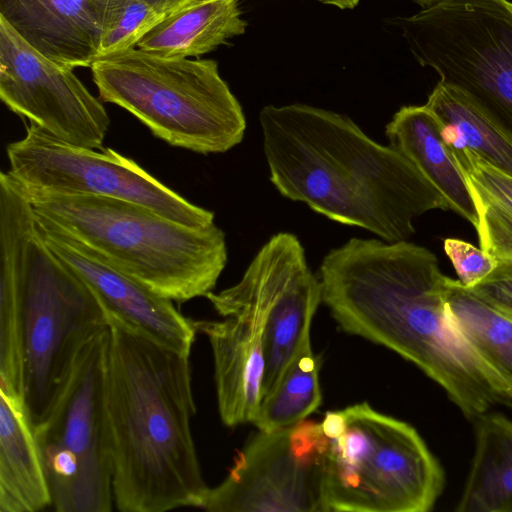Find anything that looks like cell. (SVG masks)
I'll list each match as a JSON object with an SVG mask.
<instances>
[{
	"mask_svg": "<svg viewBox=\"0 0 512 512\" xmlns=\"http://www.w3.org/2000/svg\"><path fill=\"white\" fill-rule=\"evenodd\" d=\"M108 325L106 403L116 508H201L209 488L191 431L196 407L189 357L111 314Z\"/></svg>",
	"mask_w": 512,
	"mask_h": 512,
	"instance_id": "3",
	"label": "cell"
},
{
	"mask_svg": "<svg viewBox=\"0 0 512 512\" xmlns=\"http://www.w3.org/2000/svg\"><path fill=\"white\" fill-rule=\"evenodd\" d=\"M389 146L406 157L434 185L449 210L476 229L478 214L465 176L443 138L442 126L426 106H404L386 125Z\"/></svg>",
	"mask_w": 512,
	"mask_h": 512,
	"instance_id": "17",
	"label": "cell"
},
{
	"mask_svg": "<svg viewBox=\"0 0 512 512\" xmlns=\"http://www.w3.org/2000/svg\"><path fill=\"white\" fill-rule=\"evenodd\" d=\"M444 249L455 268L459 282L468 289L481 282L498 265V261L484 250L459 239H446Z\"/></svg>",
	"mask_w": 512,
	"mask_h": 512,
	"instance_id": "26",
	"label": "cell"
},
{
	"mask_svg": "<svg viewBox=\"0 0 512 512\" xmlns=\"http://www.w3.org/2000/svg\"><path fill=\"white\" fill-rule=\"evenodd\" d=\"M150 5L160 15H166L179 7L183 6L190 0H143Z\"/></svg>",
	"mask_w": 512,
	"mask_h": 512,
	"instance_id": "28",
	"label": "cell"
},
{
	"mask_svg": "<svg viewBox=\"0 0 512 512\" xmlns=\"http://www.w3.org/2000/svg\"><path fill=\"white\" fill-rule=\"evenodd\" d=\"M449 148L475 203L480 248L498 262L512 261V177L465 148Z\"/></svg>",
	"mask_w": 512,
	"mask_h": 512,
	"instance_id": "23",
	"label": "cell"
},
{
	"mask_svg": "<svg viewBox=\"0 0 512 512\" xmlns=\"http://www.w3.org/2000/svg\"><path fill=\"white\" fill-rule=\"evenodd\" d=\"M425 105L449 147L465 148L512 177V138L468 96L439 81Z\"/></svg>",
	"mask_w": 512,
	"mask_h": 512,
	"instance_id": "22",
	"label": "cell"
},
{
	"mask_svg": "<svg viewBox=\"0 0 512 512\" xmlns=\"http://www.w3.org/2000/svg\"><path fill=\"white\" fill-rule=\"evenodd\" d=\"M319 275L322 302L343 331L415 364L466 418L512 408V390L450 326L448 277L429 249L352 238L325 255Z\"/></svg>",
	"mask_w": 512,
	"mask_h": 512,
	"instance_id": "1",
	"label": "cell"
},
{
	"mask_svg": "<svg viewBox=\"0 0 512 512\" xmlns=\"http://www.w3.org/2000/svg\"><path fill=\"white\" fill-rule=\"evenodd\" d=\"M276 281L273 265L253 258L238 283L206 296L224 320H193L212 348L219 415L228 427L252 423L262 400L264 331Z\"/></svg>",
	"mask_w": 512,
	"mask_h": 512,
	"instance_id": "12",
	"label": "cell"
},
{
	"mask_svg": "<svg viewBox=\"0 0 512 512\" xmlns=\"http://www.w3.org/2000/svg\"><path fill=\"white\" fill-rule=\"evenodd\" d=\"M418 5H420L423 9L429 8L441 2L442 0H413Z\"/></svg>",
	"mask_w": 512,
	"mask_h": 512,
	"instance_id": "30",
	"label": "cell"
},
{
	"mask_svg": "<svg viewBox=\"0 0 512 512\" xmlns=\"http://www.w3.org/2000/svg\"><path fill=\"white\" fill-rule=\"evenodd\" d=\"M324 512H427L440 497L444 470L414 427L367 402L329 411Z\"/></svg>",
	"mask_w": 512,
	"mask_h": 512,
	"instance_id": "6",
	"label": "cell"
},
{
	"mask_svg": "<svg viewBox=\"0 0 512 512\" xmlns=\"http://www.w3.org/2000/svg\"><path fill=\"white\" fill-rule=\"evenodd\" d=\"M327 438L303 420L260 431L239 452L227 477L209 488L201 509L212 512H324Z\"/></svg>",
	"mask_w": 512,
	"mask_h": 512,
	"instance_id": "11",
	"label": "cell"
},
{
	"mask_svg": "<svg viewBox=\"0 0 512 512\" xmlns=\"http://www.w3.org/2000/svg\"><path fill=\"white\" fill-rule=\"evenodd\" d=\"M475 452L457 512H512V421L477 419Z\"/></svg>",
	"mask_w": 512,
	"mask_h": 512,
	"instance_id": "20",
	"label": "cell"
},
{
	"mask_svg": "<svg viewBox=\"0 0 512 512\" xmlns=\"http://www.w3.org/2000/svg\"><path fill=\"white\" fill-rule=\"evenodd\" d=\"M6 153L9 173L25 190L120 199L192 227L214 223L212 211L189 202L111 148L72 145L30 123Z\"/></svg>",
	"mask_w": 512,
	"mask_h": 512,
	"instance_id": "10",
	"label": "cell"
},
{
	"mask_svg": "<svg viewBox=\"0 0 512 512\" xmlns=\"http://www.w3.org/2000/svg\"><path fill=\"white\" fill-rule=\"evenodd\" d=\"M24 191L40 224L173 302L206 297L226 266L225 233L215 223L192 227L115 198Z\"/></svg>",
	"mask_w": 512,
	"mask_h": 512,
	"instance_id": "4",
	"label": "cell"
},
{
	"mask_svg": "<svg viewBox=\"0 0 512 512\" xmlns=\"http://www.w3.org/2000/svg\"><path fill=\"white\" fill-rule=\"evenodd\" d=\"M0 98L6 107L72 145L102 149L110 119L73 73L28 45L0 17Z\"/></svg>",
	"mask_w": 512,
	"mask_h": 512,
	"instance_id": "13",
	"label": "cell"
},
{
	"mask_svg": "<svg viewBox=\"0 0 512 512\" xmlns=\"http://www.w3.org/2000/svg\"><path fill=\"white\" fill-rule=\"evenodd\" d=\"M108 0H0V17L37 52L70 68L99 57Z\"/></svg>",
	"mask_w": 512,
	"mask_h": 512,
	"instance_id": "15",
	"label": "cell"
},
{
	"mask_svg": "<svg viewBox=\"0 0 512 512\" xmlns=\"http://www.w3.org/2000/svg\"><path fill=\"white\" fill-rule=\"evenodd\" d=\"M21 305L23 396L34 427L62 393L86 343L108 327V314L46 244L38 223L27 242Z\"/></svg>",
	"mask_w": 512,
	"mask_h": 512,
	"instance_id": "7",
	"label": "cell"
},
{
	"mask_svg": "<svg viewBox=\"0 0 512 512\" xmlns=\"http://www.w3.org/2000/svg\"><path fill=\"white\" fill-rule=\"evenodd\" d=\"M90 68L101 101L127 110L171 146L217 154L244 138L242 107L212 59L132 48L99 57Z\"/></svg>",
	"mask_w": 512,
	"mask_h": 512,
	"instance_id": "5",
	"label": "cell"
},
{
	"mask_svg": "<svg viewBox=\"0 0 512 512\" xmlns=\"http://www.w3.org/2000/svg\"><path fill=\"white\" fill-rule=\"evenodd\" d=\"M246 28L239 0H190L164 15L136 47L165 58L200 56L244 34Z\"/></svg>",
	"mask_w": 512,
	"mask_h": 512,
	"instance_id": "19",
	"label": "cell"
},
{
	"mask_svg": "<svg viewBox=\"0 0 512 512\" xmlns=\"http://www.w3.org/2000/svg\"><path fill=\"white\" fill-rule=\"evenodd\" d=\"M470 290L512 314V261L498 262L497 267Z\"/></svg>",
	"mask_w": 512,
	"mask_h": 512,
	"instance_id": "27",
	"label": "cell"
},
{
	"mask_svg": "<svg viewBox=\"0 0 512 512\" xmlns=\"http://www.w3.org/2000/svg\"><path fill=\"white\" fill-rule=\"evenodd\" d=\"M109 340L108 325L86 343L52 409L34 426L58 512L113 508V451L106 403Z\"/></svg>",
	"mask_w": 512,
	"mask_h": 512,
	"instance_id": "9",
	"label": "cell"
},
{
	"mask_svg": "<svg viewBox=\"0 0 512 512\" xmlns=\"http://www.w3.org/2000/svg\"><path fill=\"white\" fill-rule=\"evenodd\" d=\"M50 504V489L25 401L0 391V512H36Z\"/></svg>",
	"mask_w": 512,
	"mask_h": 512,
	"instance_id": "18",
	"label": "cell"
},
{
	"mask_svg": "<svg viewBox=\"0 0 512 512\" xmlns=\"http://www.w3.org/2000/svg\"><path fill=\"white\" fill-rule=\"evenodd\" d=\"M162 17L143 0H108L99 57L135 48L141 37Z\"/></svg>",
	"mask_w": 512,
	"mask_h": 512,
	"instance_id": "25",
	"label": "cell"
},
{
	"mask_svg": "<svg viewBox=\"0 0 512 512\" xmlns=\"http://www.w3.org/2000/svg\"><path fill=\"white\" fill-rule=\"evenodd\" d=\"M445 310L453 330L512 390V314L451 278Z\"/></svg>",
	"mask_w": 512,
	"mask_h": 512,
	"instance_id": "21",
	"label": "cell"
},
{
	"mask_svg": "<svg viewBox=\"0 0 512 512\" xmlns=\"http://www.w3.org/2000/svg\"><path fill=\"white\" fill-rule=\"evenodd\" d=\"M322 302L320 279L310 270L296 235L286 232L277 287L264 331L262 398L273 389L305 339Z\"/></svg>",
	"mask_w": 512,
	"mask_h": 512,
	"instance_id": "16",
	"label": "cell"
},
{
	"mask_svg": "<svg viewBox=\"0 0 512 512\" xmlns=\"http://www.w3.org/2000/svg\"><path fill=\"white\" fill-rule=\"evenodd\" d=\"M323 4L335 6L340 9H353L355 8L359 0H317Z\"/></svg>",
	"mask_w": 512,
	"mask_h": 512,
	"instance_id": "29",
	"label": "cell"
},
{
	"mask_svg": "<svg viewBox=\"0 0 512 512\" xmlns=\"http://www.w3.org/2000/svg\"><path fill=\"white\" fill-rule=\"evenodd\" d=\"M389 21L421 66L512 138V0H442Z\"/></svg>",
	"mask_w": 512,
	"mask_h": 512,
	"instance_id": "8",
	"label": "cell"
},
{
	"mask_svg": "<svg viewBox=\"0 0 512 512\" xmlns=\"http://www.w3.org/2000/svg\"><path fill=\"white\" fill-rule=\"evenodd\" d=\"M37 223L46 244L94 291L108 314L159 344L190 356L197 331L193 320L186 318L172 300L111 267L66 234Z\"/></svg>",
	"mask_w": 512,
	"mask_h": 512,
	"instance_id": "14",
	"label": "cell"
},
{
	"mask_svg": "<svg viewBox=\"0 0 512 512\" xmlns=\"http://www.w3.org/2000/svg\"><path fill=\"white\" fill-rule=\"evenodd\" d=\"M319 370L320 361L308 337L262 398L252 424L260 431H272L306 420L322 402Z\"/></svg>",
	"mask_w": 512,
	"mask_h": 512,
	"instance_id": "24",
	"label": "cell"
},
{
	"mask_svg": "<svg viewBox=\"0 0 512 512\" xmlns=\"http://www.w3.org/2000/svg\"><path fill=\"white\" fill-rule=\"evenodd\" d=\"M259 122L273 185L332 221L397 242L415 233L417 217L449 210L413 163L345 115L306 104L268 105Z\"/></svg>",
	"mask_w": 512,
	"mask_h": 512,
	"instance_id": "2",
	"label": "cell"
}]
</instances>
